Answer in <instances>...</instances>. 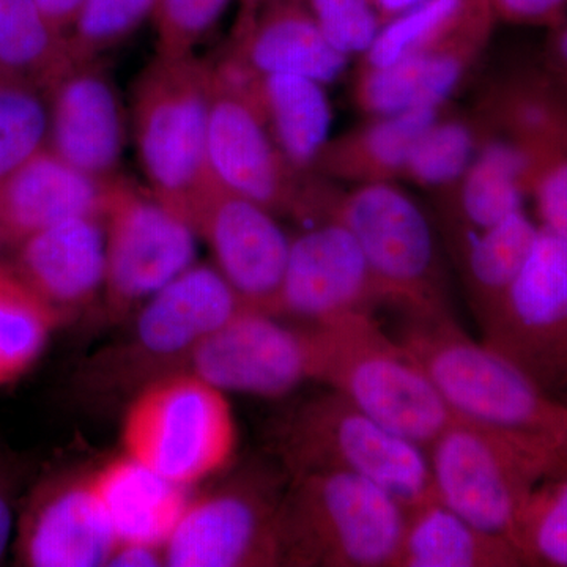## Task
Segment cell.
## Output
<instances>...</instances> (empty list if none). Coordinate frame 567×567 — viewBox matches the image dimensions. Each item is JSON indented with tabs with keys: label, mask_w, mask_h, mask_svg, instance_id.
I'll list each match as a JSON object with an SVG mask.
<instances>
[{
	"label": "cell",
	"mask_w": 567,
	"mask_h": 567,
	"mask_svg": "<svg viewBox=\"0 0 567 567\" xmlns=\"http://www.w3.org/2000/svg\"><path fill=\"white\" fill-rule=\"evenodd\" d=\"M395 338L423 363L454 415L543 447L567 468V402L466 336L451 312L406 317Z\"/></svg>",
	"instance_id": "cell-1"
},
{
	"label": "cell",
	"mask_w": 567,
	"mask_h": 567,
	"mask_svg": "<svg viewBox=\"0 0 567 567\" xmlns=\"http://www.w3.org/2000/svg\"><path fill=\"white\" fill-rule=\"evenodd\" d=\"M210 100V63L196 54H156L134 84L133 136L148 192L188 226L216 186L207 159Z\"/></svg>",
	"instance_id": "cell-2"
},
{
	"label": "cell",
	"mask_w": 567,
	"mask_h": 567,
	"mask_svg": "<svg viewBox=\"0 0 567 567\" xmlns=\"http://www.w3.org/2000/svg\"><path fill=\"white\" fill-rule=\"evenodd\" d=\"M409 507L347 473L289 477L279 516L281 566L395 567Z\"/></svg>",
	"instance_id": "cell-3"
},
{
	"label": "cell",
	"mask_w": 567,
	"mask_h": 567,
	"mask_svg": "<svg viewBox=\"0 0 567 567\" xmlns=\"http://www.w3.org/2000/svg\"><path fill=\"white\" fill-rule=\"evenodd\" d=\"M271 442L289 477L320 472L364 477L406 507L434 496L425 447L390 431L331 388L284 413Z\"/></svg>",
	"instance_id": "cell-4"
},
{
	"label": "cell",
	"mask_w": 567,
	"mask_h": 567,
	"mask_svg": "<svg viewBox=\"0 0 567 567\" xmlns=\"http://www.w3.org/2000/svg\"><path fill=\"white\" fill-rule=\"evenodd\" d=\"M312 328L319 347L317 382L390 431L427 450L456 416L423 363L388 336L374 315Z\"/></svg>",
	"instance_id": "cell-5"
},
{
	"label": "cell",
	"mask_w": 567,
	"mask_h": 567,
	"mask_svg": "<svg viewBox=\"0 0 567 567\" xmlns=\"http://www.w3.org/2000/svg\"><path fill=\"white\" fill-rule=\"evenodd\" d=\"M210 69L207 159L213 182L275 215L324 221L334 193L308 181L279 151L254 100L257 73L226 54Z\"/></svg>",
	"instance_id": "cell-6"
},
{
	"label": "cell",
	"mask_w": 567,
	"mask_h": 567,
	"mask_svg": "<svg viewBox=\"0 0 567 567\" xmlns=\"http://www.w3.org/2000/svg\"><path fill=\"white\" fill-rule=\"evenodd\" d=\"M123 454L183 487L233 462L237 425L226 393L203 377L175 371L140 388L126 405Z\"/></svg>",
	"instance_id": "cell-7"
},
{
	"label": "cell",
	"mask_w": 567,
	"mask_h": 567,
	"mask_svg": "<svg viewBox=\"0 0 567 567\" xmlns=\"http://www.w3.org/2000/svg\"><path fill=\"white\" fill-rule=\"evenodd\" d=\"M425 451L435 498L516 548L529 496L567 472L543 447L457 416Z\"/></svg>",
	"instance_id": "cell-8"
},
{
	"label": "cell",
	"mask_w": 567,
	"mask_h": 567,
	"mask_svg": "<svg viewBox=\"0 0 567 567\" xmlns=\"http://www.w3.org/2000/svg\"><path fill=\"white\" fill-rule=\"evenodd\" d=\"M245 308L216 267L193 264L141 306L125 341L91 361L85 386L96 395L134 394L156 377L181 371L207 336Z\"/></svg>",
	"instance_id": "cell-9"
},
{
	"label": "cell",
	"mask_w": 567,
	"mask_h": 567,
	"mask_svg": "<svg viewBox=\"0 0 567 567\" xmlns=\"http://www.w3.org/2000/svg\"><path fill=\"white\" fill-rule=\"evenodd\" d=\"M328 218L357 238L382 305L406 317L450 311L445 275L427 216L395 183L354 185L334 194Z\"/></svg>",
	"instance_id": "cell-10"
},
{
	"label": "cell",
	"mask_w": 567,
	"mask_h": 567,
	"mask_svg": "<svg viewBox=\"0 0 567 567\" xmlns=\"http://www.w3.org/2000/svg\"><path fill=\"white\" fill-rule=\"evenodd\" d=\"M289 475L251 464L189 498L164 546L171 567L281 566L279 516Z\"/></svg>",
	"instance_id": "cell-11"
},
{
	"label": "cell",
	"mask_w": 567,
	"mask_h": 567,
	"mask_svg": "<svg viewBox=\"0 0 567 567\" xmlns=\"http://www.w3.org/2000/svg\"><path fill=\"white\" fill-rule=\"evenodd\" d=\"M102 218L103 297L111 319L128 316L196 264L197 235L192 227L122 174L106 182Z\"/></svg>",
	"instance_id": "cell-12"
},
{
	"label": "cell",
	"mask_w": 567,
	"mask_h": 567,
	"mask_svg": "<svg viewBox=\"0 0 567 567\" xmlns=\"http://www.w3.org/2000/svg\"><path fill=\"white\" fill-rule=\"evenodd\" d=\"M483 342L551 394L567 388V241L540 227L527 264L492 315Z\"/></svg>",
	"instance_id": "cell-13"
},
{
	"label": "cell",
	"mask_w": 567,
	"mask_h": 567,
	"mask_svg": "<svg viewBox=\"0 0 567 567\" xmlns=\"http://www.w3.org/2000/svg\"><path fill=\"white\" fill-rule=\"evenodd\" d=\"M181 371L203 377L224 393L282 398L309 380L317 382L316 331L245 308L207 336Z\"/></svg>",
	"instance_id": "cell-14"
},
{
	"label": "cell",
	"mask_w": 567,
	"mask_h": 567,
	"mask_svg": "<svg viewBox=\"0 0 567 567\" xmlns=\"http://www.w3.org/2000/svg\"><path fill=\"white\" fill-rule=\"evenodd\" d=\"M382 306L357 238L338 219L290 238L276 317L323 327Z\"/></svg>",
	"instance_id": "cell-15"
},
{
	"label": "cell",
	"mask_w": 567,
	"mask_h": 567,
	"mask_svg": "<svg viewBox=\"0 0 567 567\" xmlns=\"http://www.w3.org/2000/svg\"><path fill=\"white\" fill-rule=\"evenodd\" d=\"M275 213L218 185L193 212L189 226L203 238L224 276L248 309L275 316L290 238Z\"/></svg>",
	"instance_id": "cell-16"
},
{
	"label": "cell",
	"mask_w": 567,
	"mask_h": 567,
	"mask_svg": "<svg viewBox=\"0 0 567 567\" xmlns=\"http://www.w3.org/2000/svg\"><path fill=\"white\" fill-rule=\"evenodd\" d=\"M117 546L91 472L41 480L18 511L13 548L28 567L107 566Z\"/></svg>",
	"instance_id": "cell-17"
},
{
	"label": "cell",
	"mask_w": 567,
	"mask_h": 567,
	"mask_svg": "<svg viewBox=\"0 0 567 567\" xmlns=\"http://www.w3.org/2000/svg\"><path fill=\"white\" fill-rule=\"evenodd\" d=\"M47 96L48 147L96 182L121 175L126 112L114 81L100 63L71 66Z\"/></svg>",
	"instance_id": "cell-18"
},
{
	"label": "cell",
	"mask_w": 567,
	"mask_h": 567,
	"mask_svg": "<svg viewBox=\"0 0 567 567\" xmlns=\"http://www.w3.org/2000/svg\"><path fill=\"white\" fill-rule=\"evenodd\" d=\"M224 54L257 74H298L324 85L350 61L324 39L305 0H241Z\"/></svg>",
	"instance_id": "cell-19"
},
{
	"label": "cell",
	"mask_w": 567,
	"mask_h": 567,
	"mask_svg": "<svg viewBox=\"0 0 567 567\" xmlns=\"http://www.w3.org/2000/svg\"><path fill=\"white\" fill-rule=\"evenodd\" d=\"M13 267L65 322L103 293L106 235L102 216H80L21 241Z\"/></svg>",
	"instance_id": "cell-20"
},
{
	"label": "cell",
	"mask_w": 567,
	"mask_h": 567,
	"mask_svg": "<svg viewBox=\"0 0 567 567\" xmlns=\"http://www.w3.org/2000/svg\"><path fill=\"white\" fill-rule=\"evenodd\" d=\"M106 183L96 182L63 162L50 147L33 155L0 182V234L17 248L54 224L102 216Z\"/></svg>",
	"instance_id": "cell-21"
},
{
	"label": "cell",
	"mask_w": 567,
	"mask_h": 567,
	"mask_svg": "<svg viewBox=\"0 0 567 567\" xmlns=\"http://www.w3.org/2000/svg\"><path fill=\"white\" fill-rule=\"evenodd\" d=\"M492 31H476L401 61L358 70L354 103L371 117L435 107L442 110L486 48Z\"/></svg>",
	"instance_id": "cell-22"
},
{
	"label": "cell",
	"mask_w": 567,
	"mask_h": 567,
	"mask_svg": "<svg viewBox=\"0 0 567 567\" xmlns=\"http://www.w3.org/2000/svg\"><path fill=\"white\" fill-rule=\"evenodd\" d=\"M91 480L117 544L166 546L189 502L188 487L123 453L92 470Z\"/></svg>",
	"instance_id": "cell-23"
},
{
	"label": "cell",
	"mask_w": 567,
	"mask_h": 567,
	"mask_svg": "<svg viewBox=\"0 0 567 567\" xmlns=\"http://www.w3.org/2000/svg\"><path fill=\"white\" fill-rule=\"evenodd\" d=\"M525 566L514 544L476 527L432 496L409 507L395 567Z\"/></svg>",
	"instance_id": "cell-24"
},
{
	"label": "cell",
	"mask_w": 567,
	"mask_h": 567,
	"mask_svg": "<svg viewBox=\"0 0 567 567\" xmlns=\"http://www.w3.org/2000/svg\"><path fill=\"white\" fill-rule=\"evenodd\" d=\"M440 114L442 110L424 107L377 115L360 128L328 141L315 169L354 185L394 183L402 178L417 137Z\"/></svg>",
	"instance_id": "cell-25"
},
{
	"label": "cell",
	"mask_w": 567,
	"mask_h": 567,
	"mask_svg": "<svg viewBox=\"0 0 567 567\" xmlns=\"http://www.w3.org/2000/svg\"><path fill=\"white\" fill-rule=\"evenodd\" d=\"M327 85L298 74H256L252 95L265 125L295 169L308 174L330 141Z\"/></svg>",
	"instance_id": "cell-26"
},
{
	"label": "cell",
	"mask_w": 567,
	"mask_h": 567,
	"mask_svg": "<svg viewBox=\"0 0 567 567\" xmlns=\"http://www.w3.org/2000/svg\"><path fill=\"white\" fill-rule=\"evenodd\" d=\"M540 226L525 210L477 233L461 235L458 262L470 308L483 323L527 264Z\"/></svg>",
	"instance_id": "cell-27"
},
{
	"label": "cell",
	"mask_w": 567,
	"mask_h": 567,
	"mask_svg": "<svg viewBox=\"0 0 567 567\" xmlns=\"http://www.w3.org/2000/svg\"><path fill=\"white\" fill-rule=\"evenodd\" d=\"M456 189L461 235L505 221L525 210L529 194L527 152L507 136L483 140Z\"/></svg>",
	"instance_id": "cell-28"
},
{
	"label": "cell",
	"mask_w": 567,
	"mask_h": 567,
	"mask_svg": "<svg viewBox=\"0 0 567 567\" xmlns=\"http://www.w3.org/2000/svg\"><path fill=\"white\" fill-rule=\"evenodd\" d=\"M496 20L488 0H423L380 29L361 58V66H386L406 55L435 50L466 33L494 31Z\"/></svg>",
	"instance_id": "cell-29"
},
{
	"label": "cell",
	"mask_w": 567,
	"mask_h": 567,
	"mask_svg": "<svg viewBox=\"0 0 567 567\" xmlns=\"http://www.w3.org/2000/svg\"><path fill=\"white\" fill-rule=\"evenodd\" d=\"M63 323L61 312L21 278L13 264L0 262V386L31 372Z\"/></svg>",
	"instance_id": "cell-30"
},
{
	"label": "cell",
	"mask_w": 567,
	"mask_h": 567,
	"mask_svg": "<svg viewBox=\"0 0 567 567\" xmlns=\"http://www.w3.org/2000/svg\"><path fill=\"white\" fill-rule=\"evenodd\" d=\"M73 65L65 37L33 0H0V69L48 92Z\"/></svg>",
	"instance_id": "cell-31"
},
{
	"label": "cell",
	"mask_w": 567,
	"mask_h": 567,
	"mask_svg": "<svg viewBox=\"0 0 567 567\" xmlns=\"http://www.w3.org/2000/svg\"><path fill=\"white\" fill-rule=\"evenodd\" d=\"M50 106L47 92L0 69V182L48 147Z\"/></svg>",
	"instance_id": "cell-32"
},
{
	"label": "cell",
	"mask_w": 567,
	"mask_h": 567,
	"mask_svg": "<svg viewBox=\"0 0 567 567\" xmlns=\"http://www.w3.org/2000/svg\"><path fill=\"white\" fill-rule=\"evenodd\" d=\"M481 142L468 122L440 114L417 137L402 178L421 188H453L475 159Z\"/></svg>",
	"instance_id": "cell-33"
},
{
	"label": "cell",
	"mask_w": 567,
	"mask_h": 567,
	"mask_svg": "<svg viewBox=\"0 0 567 567\" xmlns=\"http://www.w3.org/2000/svg\"><path fill=\"white\" fill-rule=\"evenodd\" d=\"M155 9L156 0H85L65 37L71 62H100L153 18Z\"/></svg>",
	"instance_id": "cell-34"
},
{
	"label": "cell",
	"mask_w": 567,
	"mask_h": 567,
	"mask_svg": "<svg viewBox=\"0 0 567 567\" xmlns=\"http://www.w3.org/2000/svg\"><path fill=\"white\" fill-rule=\"evenodd\" d=\"M517 548L525 566L567 567V472L548 477L529 496Z\"/></svg>",
	"instance_id": "cell-35"
},
{
	"label": "cell",
	"mask_w": 567,
	"mask_h": 567,
	"mask_svg": "<svg viewBox=\"0 0 567 567\" xmlns=\"http://www.w3.org/2000/svg\"><path fill=\"white\" fill-rule=\"evenodd\" d=\"M563 132L559 122L539 136L513 141L529 158V194L535 196L537 223L567 241V148Z\"/></svg>",
	"instance_id": "cell-36"
},
{
	"label": "cell",
	"mask_w": 567,
	"mask_h": 567,
	"mask_svg": "<svg viewBox=\"0 0 567 567\" xmlns=\"http://www.w3.org/2000/svg\"><path fill=\"white\" fill-rule=\"evenodd\" d=\"M230 0H156V51L164 55L196 54V48L221 20Z\"/></svg>",
	"instance_id": "cell-37"
},
{
	"label": "cell",
	"mask_w": 567,
	"mask_h": 567,
	"mask_svg": "<svg viewBox=\"0 0 567 567\" xmlns=\"http://www.w3.org/2000/svg\"><path fill=\"white\" fill-rule=\"evenodd\" d=\"M305 3L324 39L349 59L363 58L382 29L372 0H305Z\"/></svg>",
	"instance_id": "cell-38"
},
{
	"label": "cell",
	"mask_w": 567,
	"mask_h": 567,
	"mask_svg": "<svg viewBox=\"0 0 567 567\" xmlns=\"http://www.w3.org/2000/svg\"><path fill=\"white\" fill-rule=\"evenodd\" d=\"M20 468L14 461L0 453V561L13 546L18 520V491H20Z\"/></svg>",
	"instance_id": "cell-39"
},
{
	"label": "cell",
	"mask_w": 567,
	"mask_h": 567,
	"mask_svg": "<svg viewBox=\"0 0 567 567\" xmlns=\"http://www.w3.org/2000/svg\"><path fill=\"white\" fill-rule=\"evenodd\" d=\"M498 20L547 22L558 20L567 0H488Z\"/></svg>",
	"instance_id": "cell-40"
},
{
	"label": "cell",
	"mask_w": 567,
	"mask_h": 567,
	"mask_svg": "<svg viewBox=\"0 0 567 567\" xmlns=\"http://www.w3.org/2000/svg\"><path fill=\"white\" fill-rule=\"evenodd\" d=\"M107 566L158 567L166 566L164 547L147 544L118 543L112 551Z\"/></svg>",
	"instance_id": "cell-41"
},
{
	"label": "cell",
	"mask_w": 567,
	"mask_h": 567,
	"mask_svg": "<svg viewBox=\"0 0 567 567\" xmlns=\"http://www.w3.org/2000/svg\"><path fill=\"white\" fill-rule=\"evenodd\" d=\"M48 24L66 37L85 0H33Z\"/></svg>",
	"instance_id": "cell-42"
},
{
	"label": "cell",
	"mask_w": 567,
	"mask_h": 567,
	"mask_svg": "<svg viewBox=\"0 0 567 567\" xmlns=\"http://www.w3.org/2000/svg\"><path fill=\"white\" fill-rule=\"evenodd\" d=\"M377 13H379L380 22L383 25L404 11L412 9L416 3L423 2V0H372Z\"/></svg>",
	"instance_id": "cell-43"
},
{
	"label": "cell",
	"mask_w": 567,
	"mask_h": 567,
	"mask_svg": "<svg viewBox=\"0 0 567 567\" xmlns=\"http://www.w3.org/2000/svg\"><path fill=\"white\" fill-rule=\"evenodd\" d=\"M558 52H559V58H561L563 62H565L567 65V25L565 29H563L561 32H559Z\"/></svg>",
	"instance_id": "cell-44"
},
{
	"label": "cell",
	"mask_w": 567,
	"mask_h": 567,
	"mask_svg": "<svg viewBox=\"0 0 567 567\" xmlns=\"http://www.w3.org/2000/svg\"><path fill=\"white\" fill-rule=\"evenodd\" d=\"M6 248V244H3L2 234H0V249Z\"/></svg>",
	"instance_id": "cell-45"
}]
</instances>
